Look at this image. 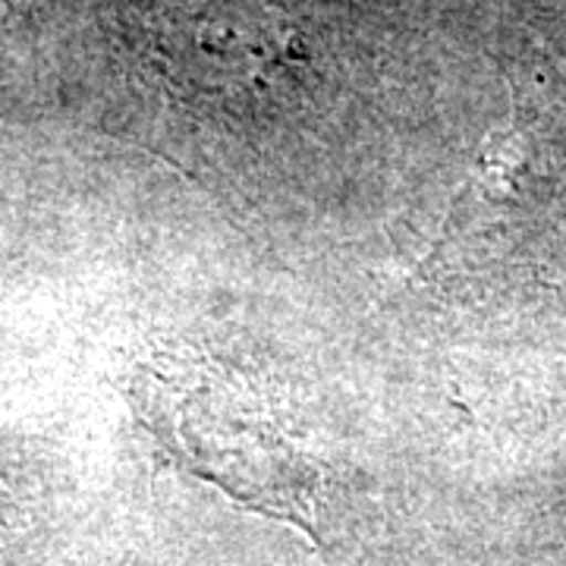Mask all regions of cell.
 Instances as JSON below:
<instances>
[{
    "mask_svg": "<svg viewBox=\"0 0 566 566\" xmlns=\"http://www.w3.org/2000/svg\"><path fill=\"white\" fill-rule=\"evenodd\" d=\"M129 400L142 424L199 479L312 526L315 463L293 409L259 375L196 349H164L133 371Z\"/></svg>",
    "mask_w": 566,
    "mask_h": 566,
    "instance_id": "6da1fadb",
    "label": "cell"
}]
</instances>
